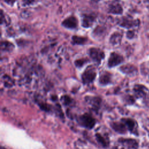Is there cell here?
Wrapping results in <instances>:
<instances>
[{"instance_id":"obj_1","label":"cell","mask_w":149,"mask_h":149,"mask_svg":"<svg viewBox=\"0 0 149 149\" xmlns=\"http://www.w3.org/2000/svg\"><path fill=\"white\" fill-rule=\"evenodd\" d=\"M134 92L137 98H141L144 100H149V89L143 84H136Z\"/></svg>"},{"instance_id":"obj_2","label":"cell","mask_w":149,"mask_h":149,"mask_svg":"<svg viewBox=\"0 0 149 149\" xmlns=\"http://www.w3.org/2000/svg\"><path fill=\"white\" fill-rule=\"evenodd\" d=\"M123 61V57L118 54L113 52L111 54V56L108 60V65L110 67H112L120 64Z\"/></svg>"},{"instance_id":"obj_3","label":"cell","mask_w":149,"mask_h":149,"mask_svg":"<svg viewBox=\"0 0 149 149\" xmlns=\"http://www.w3.org/2000/svg\"><path fill=\"white\" fill-rule=\"evenodd\" d=\"M122 121L127 126L128 129L132 133H134L136 135H138V132L137 129V125L134 120L130 118H126V119H123Z\"/></svg>"},{"instance_id":"obj_4","label":"cell","mask_w":149,"mask_h":149,"mask_svg":"<svg viewBox=\"0 0 149 149\" xmlns=\"http://www.w3.org/2000/svg\"><path fill=\"white\" fill-rule=\"evenodd\" d=\"M95 72L93 68H87L84 72L82 79L84 83H88L92 81L95 77Z\"/></svg>"},{"instance_id":"obj_5","label":"cell","mask_w":149,"mask_h":149,"mask_svg":"<svg viewBox=\"0 0 149 149\" xmlns=\"http://www.w3.org/2000/svg\"><path fill=\"white\" fill-rule=\"evenodd\" d=\"M90 56L96 62H100L104 57V52L97 48H91L90 49Z\"/></svg>"},{"instance_id":"obj_6","label":"cell","mask_w":149,"mask_h":149,"mask_svg":"<svg viewBox=\"0 0 149 149\" xmlns=\"http://www.w3.org/2000/svg\"><path fill=\"white\" fill-rule=\"evenodd\" d=\"M81 120L84 126L88 128H91L95 124V120L93 118L88 114H84L81 117Z\"/></svg>"},{"instance_id":"obj_7","label":"cell","mask_w":149,"mask_h":149,"mask_svg":"<svg viewBox=\"0 0 149 149\" xmlns=\"http://www.w3.org/2000/svg\"><path fill=\"white\" fill-rule=\"evenodd\" d=\"M120 70L123 73L131 76H135L137 73V68L132 65H123L120 68Z\"/></svg>"},{"instance_id":"obj_8","label":"cell","mask_w":149,"mask_h":149,"mask_svg":"<svg viewBox=\"0 0 149 149\" xmlns=\"http://www.w3.org/2000/svg\"><path fill=\"white\" fill-rule=\"evenodd\" d=\"M77 22L76 19V17L73 16L68 17L62 22L63 26H64L66 27L71 28V29L75 28L77 26Z\"/></svg>"},{"instance_id":"obj_9","label":"cell","mask_w":149,"mask_h":149,"mask_svg":"<svg viewBox=\"0 0 149 149\" xmlns=\"http://www.w3.org/2000/svg\"><path fill=\"white\" fill-rule=\"evenodd\" d=\"M137 24L136 23V21H134L125 17L123 18V19L120 22V26L123 27H131Z\"/></svg>"},{"instance_id":"obj_10","label":"cell","mask_w":149,"mask_h":149,"mask_svg":"<svg viewBox=\"0 0 149 149\" xmlns=\"http://www.w3.org/2000/svg\"><path fill=\"white\" fill-rule=\"evenodd\" d=\"M113 129L119 133H125L126 129L123 123H113L112 124Z\"/></svg>"},{"instance_id":"obj_11","label":"cell","mask_w":149,"mask_h":149,"mask_svg":"<svg viewBox=\"0 0 149 149\" xmlns=\"http://www.w3.org/2000/svg\"><path fill=\"white\" fill-rule=\"evenodd\" d=\"M109 11L113 13L120 14L122 13V8L120 5L118 3H112L110 5Z\"/></svg>"},{"instance_id":"obj_12","label":"cell","mask_w":149,"mask_h":149,"mask_svg":"<svg viewBox=\"0 0 149 149\" xmlns=\"http://www.w3.org/2000/svg\"><path fill=\"white\" fill-rule=\"evenodd\" d=\"M94 17L91 16V15H88V16H84V18H83V26L84 27H88L91 26V24H92V23L94 21Z\"/></svg>"},{"instance_id":"obj_13","label":"cell","mask_w":149,"mask_h":149,"mask_svg":"<svg viewBox=\"0 0 149 149\" xmlns=\"http://www.w3.org/2000/svg\"><path fill=\"white\" fill-rule=\"evenodd\" d=\"M109 80H110V74L108 73H105L103 74L101 76L100 79V83L103 84L108 83L109 81Z\"/></svg>"},{"instance_id":"obj_14","label":"cell","mask_w":149,"mask_h":149,"mask_svg":"<svg viewBox=\"0 0 149 149\" xmlns=\"http://www.w3.org/2000/svg\"><path fill=\"white\" fill-rule=\"evenodd\" d=\"M72 39L73 42L75 44H83L86 41V38L81 37H77V36H73Z\"/></svg>"},{"instance_id":"obj_15","label":"cell","mask_w":149,"mask_h":149,"mask_svg":"<svg viewBox=\"0 0 149 149\" xmlns=\"http://www.w3.org/2000/svg\"><path fill=\"white\" fill-rule=\"evenodd\" d=\"M120 39H121V36L119 33L114 34L112 36H111L112 42L115 44L119 42L120 41Z\"/></svg>"},{"instance_id":"obj_16","label":"cell","mask_w":149,"mask_h":149,"mask_svg":"<svg viewBox=\"0 0 149 149\" xmlns=\"http://www.w3.org/2000/svg\"><path fill=\"white\" fill-rule=\"evenodd\" d=\"M133 34H134L133 32H132V31H129V32H127V37H129V38L132 37L133 36Z\"/></svg>"},{"instance_id":"obj_17","label":"cell","mask_w":149,"mask_h":149,"mask_svg":"<svg viewBox=\"0 0 149 149\" xmlns=\"http://www.w3.org/2000/svg\"><path fill=\"white\" fill-rule=\"evenodd\" d=\"M15 0H4V1L7 2L8 3H13V2H15Z\"/></svg>"}]
</instances>
